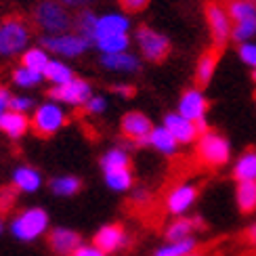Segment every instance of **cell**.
Segmentation results:
<instances>
[{
  "label": "cell",
  "mask_w": 256,
  "mask_h": 256,
  "mask_svg": "<svg viewBox=\"0 0 256 256\" xmlns=\"http://www.w3.org/2000/svg\"><path fill=\"white\" fill-rule=\"evenodd\" d=\"M101 66L110 72L120 74H134L141 70V59L132 52H114V55H101Z\"/></svg>",
  "instance_id": "obj_17"
},
{
  "label": "cell",
  "mask_w": 256,
  "mask_h": 256,
  "mask_svg": "<svg viewBox=\"0 0 256 256\" xmlns=\"http://www.w3.org/2000/svg\"><path fill=\"white\" fill-rule=\"evenodd\" d=\"M114 92H118L120 97H132V94H134V88L130 86V84H116V86H114Z\"/></svg>",
  "instance_id": "obj_43"
},
{
  "label": "cell",
  "mask_w": 256,
  "mask_h": 256,
  "mask_svg": "<svg viewBox=\"0 0 256 256\" xmlns=\"http://www.w3.org/2000/svg\"><path fill=\"white\" fill-rule=\"evenodd\" d=\"M164 128H168V132L176 138L178 145H189V143H196L200 138V130H198V124L191 122L187 118H183L180 114L172 112V114H166L164 116Z\"/></svg>",
  "instance_id": "obj_13"
},
{
  "label": "cell",
  "mask_w": 256,
  "mask_h": 256,
  "mask_svg": "<svg viewBox=\"0 0 256 256\" xmlns=\"http://www.w3.org/2000/svg\"><path fill=\"white\" fill-rule=\"evenodd\" d=\"M126 13H141L149 6V0H118Z\"/></svg>",
  "instance_id": "obj_40"
},
{
  "label": "cell",
  "mask_w": 256,
  "mask_h": 256,
  "mask_svg": "<svg viewBox=\"0 0 256 256\" xmlns=\"http://www.w3.org/2000/svg\"><path fill=\"white\" fill-rule=\"evenodd\" d=\"M198 248V242L194 238L178 240V242H166L164 246H160L154 256H189Z\"/></svg>",
  "instance_id": "obj_28"
},
{
  "label": "cell",
  "mask_w": 256,
  "mask_h": 256,
  "mask_svg": "<svg viewBox=\"0 0 256 256\" xmlns=\"http://www.w3.org/2000/svg\"><path fill=\"white\" fill-rule=\"evenodd\" d=\"M48 55H46V48L42 46H34V48H28L21 57V66L28 68V70H34V72H40L44 74L46 66H48Z\"/></svg>",
  "instance_id": "obj_29"
},
{
  "label": "cell",
  "mask_w": 256,
  "mask_h": 256,
  "mask_svg": "<svg viewBox=\"0 0 256 256\" xmlns=\"http://www.w3.org/2000/svg\"><path fill=\"white\" fill-rule=\"evenodd\" d=\"M233 178L238 183L256 180V152H246L236 160V164H233Z\"/></svg>",
  "instance_id": "obj_23"
},
{
  "label": "cell",
  "mask_w": 256,
  "mask_h": 256,
  "mask_svg": "<svg viewBox=\"0 0 256 256\" xmlns=\"http://www.w3.org/2000/svg\"><path fill=\"white\" fill-rule=\"evenodd\" d=\"M206 112H208V99L202 92V88H187L180 94L176 114H180L183 118L191 122H202V120H206Z\"/></svg>",
  "instance_id": "obj_12"
},
{
  "label": "cell",
  "mask_w": 256,
  "mask_h": 256,
  "mask_svg": "<svg viewBox=\"0 0 256 256\" xmlns=\"http://www.w3.org/2000/svg\"><path fill=\"white\" fill-rule=\"evenodd\" d=\"M103 176H105V185H108L112 191H118V194H124V191L132 189V185H134V174H132L130 168L103 172Z\"/></svg>",
  "instance_id": "obj_25"
},
{
  "label": "cell",
  "mask_w": 256,
  "mask_h": 256,
  "mask_svg": "<svg viewBox=\"0 0 256 256\" xmlns=\"http://www.w3.org/2000/svg\"><path fill=\"white\" fill-rule=\"evenodd\" d=\"M252 78H254V82H256V70H254V72H252Z\"/></svg>",
  "instance_id": "obj_47"
},
{
  "label": "cell",
  "mask_w": 256,
  "mask_h": 256,
  "mask_svg": "<svg viewBox=\"0 0 256 256\" xmlns=\"http://www.w3.org/2000/svg\"><path fill=\"white\" fill-rule=\"evenodd\" d=\"M198 158L210 168H220L231 160V143L222 134L208 130L198 138Z\"/></svg>",
  "instance_id": "obj_3"
},
{
  "label": "cell",
  "mask_w": 256,
  "mask_h": 256,
  "mask_svg": "<svg viewBox=\"0 0 256 256\" xmlns=\"http://www.w3.org/2000/svg\"><path fill=\"white\" fill-rule=\"evenodd\" d=\"M34 21L46 36L66 34L72 28V17L68 8L57 0H42L34 10Z\"/></svg>",
  "instance_id": "obj_1"
},
{
  "label": "cell",
  "mask_w": 256,
  "mask_h": 256,
  "mask_svg": "<svg viewBox=\"0 0 256 256\" xmlns=\"http://www.w3.org/2000/svg\"><path fill=\"white\" fill-rule=\"evenodd\" d=\"M80 187H82L80 178L70 176V174L57 176V178L50 180V191H52L55 196H61V198H70V196H74V194H78Z\"/></svg>",
  "instance_id": "obj_31"
},
{
  "label": "cell",
  "mask_w": 256,
  "mask_h": 256,
  "mask_svg": "<svg viewBox=\"0 0 256 256\" xmlns=\"http://www.w3.org/2000/svg\"><path fill=\"white\" fill-rule=\"evenodd\" d=\"M130 168V156L124 147H112L101 156V170L103 172H112V170Z\"/></svg>",
  "instance_id": "obj_24"
},
{
  "label": "cell",
  "mask_w": 256,
  "mask_h": 256,
  "mask_svg": "<svg viewBox=\"0 0 256 256\" xmlns=\"http://www.w3.org/2000/svg\"><path fill=\"white\" fill-rule=\"evenodd\" d=\"M42 185V176L36 168L32 166H19L13 172V187L24 194H34Z\"/></svg>",
  "instance_id": "obj_20"
},
{
  "label": "cell",
  "mask_w": 256,
  "mask_h": 256,
  "mask_svg": "<svg viewBox=\"0 0 256 256\" xmlns=\"http://www.w3.org/2000/svg\"><path fill=\"white\" fill-rule=\"evenodd\" d=\"M0 233H2V218H0Z\"/></svg>",
  "instance_id": "obj_48"
},
{
  "label": "cell",
  "mask_w": 256,
  "mask_h": 256,
  "mask_svg": "<svg viewBox=\"0 0 256 256\" xmlns=\"http://www.w3.org/2000/svg\"><path fill=\"white\" fill-rule=\"evenodd\" d=\"M225 6H227V13L233 24H240V21L256 17V4L248 2V0H229Z\"/></svg>",
  "instance_id": "obj_30"
},
{
  "label": "cell",
  "mask_w": 256,
  "mask_h": 256,
  "mask_svg": "<svg viewBox=\"0 0 256 256\" xmlns=\"http://www.w3.org/2000/svg\"><path fill=\"white\" fill-rule=\"evenodd\" d=\"M248 2H252V4H256V0H248Z\"/></svg>",
  "instance_id": "obj_50"
},
{
  "label": "cell",
  "mask_w": 256,
  "mask_h": 256,
  "mask_svg": "<svg viewBox=\"0 0 256 256\" xmlns=\"http://www.w3.org/2000/svg\"><path fill=\"white\" fill-rule=\"evenodd\" d=\"M48 97L55 103H66V105H72V108H80V105H86V101L92 97V88L86 80L74 78L68 84L52 86Z\"/></svg>",
  "instance_id": "obj_9"
},
{
  "label": "cell",
  "mask_w": 256,
  "mask_h": 256,
  "mask_svg": "<svg viewBox=\"0 0 256 256\" xmlns=\"http://www.w3.org/2000/svg\"><path fill=\"white\" fill-rule=\"evenodd\" d=\"M30 42V28L24 19L8 17L0 24V55L10 57L26 50Z\"/></svg>",
  "instance_id": "obj_4"
},
{
  "label": "cell",
  "mask_w": 256,
  "mask_h": 256,
  "mask_svg": "<svg viewBox=\"0 0 256 256\" xmlns=\"http://www.w3.org/2000/svg\"><path fill=\"white\" fill-rule=\"evenodd\" d=\"M44 80V74L34 72V70H28V68H17L13 72V82L17 86H24V88H32V86H38V84Z\"/></svg>",
  "instance_id": "obj_35"
},
{
  "label": "cell",
  "mask_w": 256,
  "mask_h": 256,
  "mask_svg": "<svg viewBox=\"0 0 256 256\" xmlns=\"http://www.w3.org/2000/svg\"><path fill=\"white\" fill-rule=\"evenodd\" d=\"M218 68V48H210L198 59L196 66V84L198 86H208L214 78V72Z\"/></svg>",
  "instance_id": "obj_18"
},
{
  "label": "cell",
  "mask_w": 256,
  "mask_h": 256,
  "mask_svg": "<svg viewBox=\"0 0 256 256\" xmlns=\"http://www.w3.org/2000/svg\"><path fill=\"white\" fill-rule=\"evenodd\" d=\"M147 145L154 147L156 152H160L162 156H174L176 149H178L176 138L170 134L168 128H164V126H154L152 134H149V138H147Z\"/></svg>",
  "instance_id": "obj_21"
},
{
  "label": "cell",
  "mask_w": 256,
  "mask_h": 256,
  "mask_svg": "<svg viewBox=\"0 0 256 256\" xmlns=\"http://www.w3.org/2000/svg\"><path fill=\"white\" fill-rule=\"evenodd\" d=\"M246 242H250L252 246H256V225L246 229Z\"/></svg>",
  "instance_id": "obj_46"
},
{
  "label": "cell",
  "mask_w": 256,
  "mask_h": 256,
  "mask_svg": "<svg viewBox=\"0 0 256 256\" xmlns=\"http://www.w3.org/2000/svg\"><path fill=\"white\" fill-rule=\"evenodd\" d=\"M94 46L101 50V55H114V52H126L130 46V36H114L94 42Z\"/></svg>",
  "instance_id": "obj_33"
},
{
  "label": "cell",
  "mask_w": 256,
  "mask_h": 256,
  "mask_svg": "<svg viewBox=\"0 0 256 256\" xmlns=\"http://www.w3.org/2000/svg\"><path fill=\"white\" fill-rule=\"evenodd\" d=\"M48 229V214L42 208H28L10 220V233L21 242H34Z\"/></svg>",
  "instance_id": "obj_2"
},
{
  "label": "cell",
  "mask_w": 256,
  "mask_h": 256,
  "mask_svg": "<svg viewBox=\"0 0 256 256\" xmlns=\"http://www.w3.org/2000/svg\"><path fill=\"white\" fill-rule=\"evenodd\" d=\"M134 40H136V46L141 50V57L145 61L160 63V61H164L170 52V40L162 34V32H158L149 26L136 28Z\"/></svg>",
  "instance_id": "obj_5"
},
{
  "label": "cell",
  "mask_w": 256,
  "mask_h": 256,
  "mask_svg": "<svg viewBox=\"0 0 256 256\" xmlns=\"http://www.w3.org/2000/svg\"><path fill=\"white\" fill-rule=\"evenodd\" d=\"M198 194H200L198 185H194V183L176 185L166 198V210L170 212V214H174V216H183L185 212L196 204Z\"/></svg>",
  "instance_id": "obj_14"
},
{
  "label": "cell",
  "mask_w": 256,
  "mask_h": 256,
  "mask_svg": "<svg viewBox=\"0 0 256 256\" xmlns=\"http://www.w3.org/2000/svg\"><path fill=\"white\" fill-rule=\"evenodd\" d=\"M124 244H126V231L122 225H116V222L114 225L101 227L97 233H94V240H92V246H97L105 254L120 250Z\"/></svg>",
  "instance_id": "obj_16"
},
{
  "label": "cell",
  "mask_w": 256,
  "mask_h": 256,
  "mask_svg": "<svg viewBox=\"0 0 256 256\" xmlns=\"http://www.w3.org/2000/svg\"><path fill=\"white\" fill-rule=\"evenodd\" d=\"M204 15H206L212 42H214V48L220 50L231 40V30H233V21L227 13V6L216 2V0H210L204 6Z\"/></svg>",
  "instance_id": "obj_6"
},
{
  "label": "cell",
  "mask_w": 256,
  "mask_h": 256,
  "mask_svg": "<svg viewBox=\"0 0 256 256\" xmlns=\"http://www.w3.org/2000/svg\"><path fill=\"white\" fill-rule=\"evenodd\" d=\"M44 78L55 84V86H61V84H68L76 76H74V70L68 66V63H63L59 59H50L46 70H44Z\"/></svg>",
  "instance_id": "obj_26"
},
{
  "label": "cell",
  "mask_w": 256,
  "mask_h": 256,
  "mask_svg": "<svg viewBox=\"0 0 256 256\" xmlns=\"http://www.w3.org/2000/svg\"><path fill=\"white\" fill-rule=\"evenodd\" d=\"M238 55L246 66L256 70V42H244V44H240Z\"/></svg>",
  "instance_id": "obj_36"
},
{
  "label": "cell",
  "mask_w": 256,
  "mask_h": 256,
  "mask_svg": "<svg viewBox=\"0 0 256 256\" xmlns=\"http://www.w3.org/2000/svg\"><path fill=\"white\" fill-rule=\"evenodd\" d=\"M254 36H256V17L240 21V24H233V30H231V40L233 42L244 44V42H252Z\"/></svg>",
  "instance_id": "obj_34"
},
{
  "label": "cell",
  "mask_w": 256,
  "mask_h": 256,
  "mask_svg": "<svg viewBox=\"0 0 256 256\" xmlns=\"http://www.w3.org/2000/svg\"><path fill=\"white\" fill-rule=\"evenodd\" d=\"M130 32V19L126 13H105L99 15L97 26H94L92 34V44L103 38H114V36H128Z\"/></svg>",
  "instance_id": "obj_11"
},
{
  "label": "cell",
  "mask_w": 256,
  "mask_h": 256,
  "mask_svg": "<svg viewBox=\"0 0 256 256\" xmlns=\"http://www.w3.org/2000/svg\"><path fill=\"white\" fill-rule=\"evenodd\" d=\"M68 122V114L59 103L48 101L36 108L34 116H32V128L38 136H50L57 130H61Z\"/></svg>",
  "instance_id": "obj_7"
},
{
  "label": "cell",
  "mask_w": 256,
  "mask_h": 256,
  "mask_svg": "<svg viewBox=\"0 0 256 256\" xmlns=\"http://www.w3.org/2000/svg\"><path fill=\"white\" fill-rule=\"evenodd\" d=\"M30 128V118L26 114H19L13 110H6L2 116H0V130L4 134H8L10 138H19L28 132Z\"/></svg>",
  "instance_id": "obj_19"
},
{
  "label": "cell",
  "mask_w": 256,
  "mask_h": 256,
  "mask_svg": "<svg viewBox=\"0 0 256 256\" xmlns=\"http://www.w3.org/2000/svg\"><path fill=\"white\" fill-rule=\"evenodd\" d=\"M90 46V42L76 34V32H66V34L57 36H44L42 38V48H46L48 52H55L59 57H80L82 52H86Z\"/></svg>",
  "instance_id": "obj_8"
},
{
  "label": "cell",
  "mask_w": 256,
  "mask_h": 256,
  "mask_svg": "<svg viewBox=\"0 0 256 256\" xmlns=\"http://www.w3.org/2000/svg\"><path fill=\"white\" fill-rule=\"evenodd\" d=\"M202 227V220L200 218H187V216H180L178 220L170 222L166 227L164 238L168 242H178V240H187V238H194V233Z\"/></svg>",
  "instance_id": "obj_22"
},
{
  "label": "cell",
  "mask_w": 256,
  "mask_h": 256,
  "mask_svg": "<svg viewBox=\"0 0 256 256\" xmlns=\"http://www.w3.org/2000/svg\"><path fill=\"white\" fill-rule=\"evenodd\" d=\"M84 110H86V114H90V116H99L108 110V101H105V97H101V94H92V97L86 101V105H84Z\"/></svg>",
  "instance_id": "obj_37"
},
{
  "label": "cell",
  "mask_w": 256,
  "mask_h": 256,
  "mask_svg": "<svg viewBox=\"0 0 256 256\" xmlns=\"http://www.w3.org/2000/svg\"><path fill=\"white\" fill-rule=\"evenodd\" d=\"M132 200H134V202H147V200H149V194H147L145 189H136L134 194H132Z\"/></svg>",
  "instance_id": "obj_45"
},
{
  "label": "cell",
  "mask_w": 256,
  "mask_h": 256,
  "mask_svg": "<svg viewBox=\"0 0 256 256\" xmlns=\"http://www.w3.org/2000/svg\"><path fill=\"white\" fill-rule=\"evenodd\" d=\"M59 2L68 8V6H86L88 2H92V0H59Z\"/></svg>",
  "instance_id": "obj_44"
},
{
  "label": "cell",
  "mask_w": 256,
  "mask_h": 256,
  "mask_svg": "<svg viewBox=\"0 0 256 256\" xmlns=\"http://www.w3.org/2000/svg\"><path fill=\"white\" fill-rule=\"evenodd\" d=\"M189 256H202V254H198V252H194V254H189Z\"/></svg>",
  "instance_id": "obj_49"
},
{
  "label": "cell",
  "mask_w": 256,
  "mask_h": 256,
  "mask_svg": "<svg viewBox=\"0 0 256 256\" xmlns=\"http://www.w3.org/2000/svg\"><path fill=\"white\" fill-rule=\"evenodd\" d=\"M236 202L238 208L242 212H250L256 210V180H248V183H238L236 187Z\"/></svg>",
  "instance_id": "obj_27"
},
{
  "label": "cell",
  "mask_w": 256,
  "mask_h": 256,
  "mask_svg": "<svg viewBox=\"0 0 256 256\" xmlns=\"http://www.w3.org/2000/svg\"><path fill=\"white\" fill-rule=\"evenodd\" d=\"M72 256H105V252H101L97 246H80Z\"/></svg>",
  "instance_id": "obj_41"
},
{
  "label": "cell",
  "mask_w": 256,
  "mask_h": 256,
  "mask_svg": "<svg viewBox=\"0 0 256 256\" xmlns=\"http://www.w3.org/2000/svg\"><path fill=\"white\" fill-rule=\"evenodd\" d=\"M120 128L128 141H132L136 145H147V138L154 130V124L149 120V116H145L141 112H128L122 116Z\"/></svg>",
  "instance_id": "obj_10"
},
{
  "label": "cell",
  "mask_w": 256,
  "mask_h": 256,
  "mask_svg": "<svg viewBox=\"0 0 256 256\" xmlns=\"http://www.w3.org/2000/svg\"><path fill=\"white\" fill-rule=\"evenodd\" d=\"M15 196H17V189L15 187L0 189V212H6L10 208V204H15Z\"/></svg>",
  "instance_id": "obj_39"
},
{
  "label": "cell",
  "mask_w": 256,
  "mask_h": 256,
  "mask_svg": "<svg viewBox=\"0 0 256 256\" xmlns=\"http://www.w3.org/2000/svg\"><path fill=\"white\" fill-rule=\"evenodd\" d=\"M34 108V101L30 97H10V103H8V110L13 112H19V114H26Z\"/></svg>",
  "instance_id": "obj_38"
},
{
  "label": "cell",
  "mask_w": 256,
  "mask_h": 256,
  "mask_svg": "<svg viewBox=\"0 0 256 256\" xmlns=\"http://www.w3.org/2000/svg\"><path fill=\"white\" fill-rule=\"evenodd\" d=\"M48 246L59 256H72L82 244H80V236L74 229L57 227V229H52L48 233Z\"/></svg>",
  "instance_id": "obj_15"
},
{
  "label": "cell",
  "mask_w": 256,
  "mask_h": 256,
  "mask_svg": "<svg viewBox=\"0 0 256 256\" xmlns=\"http://www.w3.org/2000/svg\"><path fill=\"white\" fill-rule=\"evenodd\" d=\"M99 15H94L90 8H84L76 17V34L84 36L90 44H92V34H94V26H97Z\"/></svg>",
  "instance_id": "obj_32"
},
{
  "label": "cell",
  "mask_w": 256,
  "mask_h": 256,
  "mask_svg": "<svg viewBox=\"0 0 256 256\" xmlns=\"http://www.w3.org/2000/svg\"><path fill=\"white\" fill-rule=\"evenodd\" d=\"M8 103H10V92L4 86H0V116L8 110Z\"/></svg>",
  "instance_id": "obj_42"
}]
</instances>
